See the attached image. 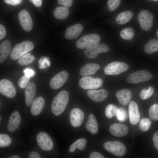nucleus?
<instances>
[{
	"label": "nucleus",
	"instance_id": "1",
	"mask_svg": "<svg viewBox=\"0 0 158 158\" xmlns=\"http://www.w3.org/2000/svg\"><path fill=\"white\" fill-rule=\"evenodd\" d=\"M54 99L51 111L54 115L58 116L62 114L66 108L69 101V94L66 91L62 90Z\"/></svg>",
	"mask_w": 158,
	"mask_h": 158
},
{
	"label": "nucleus",
	"instance_id": "2",
	"mask_svg": "<svg viewBox=\"0 0 158 158\" xmlns=\"http://www.w3.org/2000/svg\"><path fill=\"white\" fill-rule=\"evenodd\" d=\"M34 48L33 43L29 41H25L16 44L10 54V58L13 60L19 58L32 50Z\"/></svg>",
	"mask_w": 158,
	"mask_h": 158
},
{
	"label": "nucleus",
	"instance_id": "3",
	"mask_svg": "<svg viewBox=\"0 0 158 158\" xmlns=\"http://www.w3.org/2000/svg\"><path fill=\"white\" fill-rule=\"evenodd\" d=\"M100 40V37L98 34H89L83 36L78 40L76 42V46L80 49H86L98 44Z\"/></svg>",
	"mask_w": 158,
	"mask_h": 158
},
{
	"label": "nucleus",
	"instance_id": "4",
	"mask_svg": "<svg viewBox=\"0 0 158 158\" xmlns=\"http://www.w3.org/2000/svg\"><path fill=\"white\" fill-rule=\"evenodd\" d=\"M104 147L107 151L119 157L124 156L126 152L125 145L118 141L107 142L104 144Z\"/></svg>",
	"mask_w": 158,
	"mask_h": 158
},
{
	"label": "nucleus",
	"instance_id": "5",
	"mask_svg": "<svg viewBox=\"0 0 158 158\" xmlns=\"http://www.w3.org/2000/svg\"><path fill=\"white\" fill-rule=\"evenodd\" d=\"M128 65L122 62L114 61L108 64L104 68V72L108 75H117L126 71Z\"/></svg>",
	"mask_w": 158,
	"mask_h": 158
},
{
	"label": "nucleus",
	"instance_id": "6",
	"mask_svg": "<svg viewBox=\"0 0 158 158\" xmlns=\"http://www.w3.org/2000/svg\"><path fill=\"white\" fill-rule=\"evenodd\" d=\"M103 81L101 78H94L90 76L84 77L81 78L79 84L82 89L86 90L96 89L101 87Z\"/></svg>",
	"mask_w": 158,
	"mask_h": 158
},
{
	"label": "nucleus",
	"instance_id": "7",
	"mask_svg": "<svg viewBox=\"0 0 158 158\" xmlns=\"http://www.w3.org/2000/svg\"><path fill=\"white\" fill-rule=\"evenodd\" d=\"M152 77V74L149 71L139 70L130 73L127 78V81L129 83L137 84L148 81Z\"/></svg>",
	"mask_w": 158,
	"mask_h": 158
},
{
	"label": "nucleus",
	"instance_id": "8",
	"mask_svg": "<svg viewBox=\"0 0 158 158\" xmlns=\"http://www.w3.org/2000/svg\"><path fill=\"white\" fill-rule=\"evenodd\" d=\"M138 20L141 28L145 31H148L153 25V16L149 11L143 10L141 11L138 16Z\"/></svg>",
	"mask_w": 158,
	"mask_h": 158
},
{
	"label": "nucleus",
	"instance_id": "9",
	"mask_svg": "<svg viewBox=\"0 0 158 158\" xmlns=\"http://www.w3.org/2000/svg\"><path fill=\"white\" fill-rule=\"evenodd\" d=\"M36 140L38 146L43 151H49L53 147L52 140L45 132H42L38 133L36 136Z\"/></svg>",
	"mask_w": 158,
	"mask_h": 158
},
{
	"label": "nucleus",
	"instance_id": "10",
	"mask_svg": "<svg viewBox=\"0 0 158 158\" xmlns=\"http://www.w3.org/2000/svg\"><path fill=\"white\" fill-rule=\"evenodd\" d=\"M109 50V48L106 44H98L87 48L84 52V54L89 58L93 59L100 53L107 52Z\"/></svg>",
	"mask_w": 158,
	"mask_h": 158
},
{
	"label": "nucleus",
	"instance_id": "11",
	"mask_svg": "<svg viewBox=\"0 0 158 158\" xmlns=\"http://www.w3.org/2000/svg\"><path fill=\"white\" fill-rule=\"evenodd\" d=\"M0 92L6 97L12 98L16 94V90L14 85L10 80L2 79L0 81Z\"/></svg>",
	"mask_w": 158,
	"mask_h": 158
},
{
	"label": "nucleus",
	"instance_id": "12",
	"mask_svg": "<svg viewBox=\"0 0 158 158\" xmlns=\"http://www.w3.org/2000/svg\"><path fill=\"white\" fill-rule=\"evenodd\" d=\"M69 77L65 71H61L51 79L50 85L53 90H56L62 87L67 80Z\"/></svg>",
	"mask_w": 158,
	"mask_h": 158
},
{
	"label": "nucleus",
	"instance_id": "13",
	"mask_svg": "<svg viewBox=\"0 0 158 158\" xmlns=\"http://www.w3.org/2000/svg\"><path fill=\"white\" fill-rule=\"evenodd\" d=\"M20 23L23 29L27 32L30 31L33 28L32 18L28 12L25 10H21L18 16Z\"/></svg>",
	"mask_w": 158,
	"mask_h": 158
},
{
	"label": "nucleus",
	"instance_id": "14",
	"mask_svg": "<svg viewBox=\"0 0 158 158\" xmlns=\"http://www.w3.org/2000/svg\"><path fill=\"white\" fill-rule=\"evenodd\" d=\"M84 117L83 112L80 109H72L70 114V122L73 127H78L82 125Z\"/></svg>",
	"mask_w": 158,
	"mask_h": 158
},
{
	"label": "nucleus",
	"instance_id": "15",
	"mask_svg": "<svg viewBox=\"0 0 158 158\" xmlns=\"http://www.w3.org/2000/svg\"><path fill=\"white\" fill-rule=\"evenodd\" d=\"M128 115L131 124L133 125L137 124L140 120V114L137 104L134 101H130L129 103Z\"/></svg>",
	"mask_w": 158,
	"mask_h": 158
},
{
	"label": "nucleus",
	"instance_id": "16",
	"mask_svg": "<svg viewBox=\"0 0 158 158\" xmlns=\"http://www.w3.org/2000/svg\"><path fill=\"white\" fill-rule=\"evenodd\" d=\"M36 92L35 84L30 82L25 87L24 92L25 105L27 107L30 106L34 100Z\"/></svg>",
	"mask_w": 158,
	"mask_h": 158
},
{
	"label": "nucleus",
	"instance_id": "17",
	"mask_svg": "<svg viewBox=\"0 0 158 158\" xmlns=\"http://www.w3.org/2000/svg\"><path fill=\"white\" fill-rule=\"evenodd\" d=\"M83 30V26L81 24H76L71 25L66 28L65 37L68 40L74 39L80 35Z\"/></svg>",
	"mask_w": 158,
	"mask_h": 158
},
{
	"label": "nucleus",
	"instance_id": "18",
	"mask_svg": "<svg viewBox=\"0 0 158 158\" xmlns=\"http://www.w3.org/2000/svg\"><path fill=\"white\" fill-rule=\"evenodd\" d=\"M87 94L90 98L96 102L103 101L107 98L108 95L107 91L104 89L98 90H90L87 92Z\"/></svg>",
	"mask_w": 158,
	"mask_h": 158
},
{
	"label": "nucleus",
	"instance_id": "19",
	"mask_svg": "<svg viewBox=\"0 0 158 158\" xmlns=\"http://www.w3.org/2000/svg\"><path fill=\"white\" fill-rule=\"evenodd\" d=\"M21 122V118L19 113L13 111L11 115L7 126V130L11 133L14 132Z\"/></svg>",
	"mask_w": 158,
	"mask_h": 158
},
{
	"label": "nucleus",
	"instance_id": "20",
	"mask_svg": "<svg viewBox=\"0 0 158 158\" xmlns=\"http://www.w3.org/2000/svg\"><path fill=\"white\" fill-rule=\"evenodd\" d=\"M109 131L113 135L121 137L127 134L128 129L127 126L125 124L115 123L111 125Z\"/></svg>",
	"mask_w": 158,
	"mask_h": 158
},
{
	"label": "nucleus",
	"instance_id": "21",
	"mask_svg": "<svg viewBox=\"0 0 158 158\" xmlns=\"http://www.w3.org/2000/svg\"><path fill=\"white\" fill-rule=\"evenodd\" d=\"M131 92L128 89H125L117 91L116 96L120 103L124 106L127 105L131 98Z\"/></svg>",
	"mask_w": 158,
	"mask_h": 158
},
{
	"label": "nucleus",
	"instance_id": "22",
	"mask_svg": "<svg viewBox=\"0 0 158 158\" xmlns=\"http://www.w3.org/2000/svg\"><path fill=\"white\" fill-rule=\"evenodd\" d=\"M44 104L45 101L43 97H37L32 104L30 109L32 114L35 116L39 115L43 110Z\"/></svg>",
	"mask_w": 158,
	"mask_h": 158
},
{
	"label": "nucleus",
	"instance_id": "23",
	"mask_svg": "<svg viewBox=\"0 0 158 158\" xmlns=\"http://www.w3.org/2000/svg\"><path fill=\"white\" fill-rule=\"evenodd\" d=\"M100 68V66L97 63H88L81 68L79 74L80 75L84 76L94 74Z\"/></svg>",
	"mask_w": 158,
	"mask_h": 158
},
{
	"label": "nucleus",
	"instance_id": "24",
	"mask_svg": "<svg viewBox=\"0 0 158 158\" xmlns=\"http://www.w3.org/2000/svg\"><path fill=\"white\" fill-rule=\"evenodd\" d=\"M11 44L8 40L3 42L0 45V63L3 62L11 54Z\"/></svg>",
	"mask_w": 158,
	"mask_h": 158
},
{
	"label": "nucleus",
	"instance_id": "25",
	"mask_svg": "<svg viewBox=\"0 0 158 158\" xmlns=\"http://www.w3.org/2000/svg\"><path fill=\"white\" fill-rule=\"evenodd\" d=\"M86 129L92 134L97 133L98 130V126L97 120L95 116L92 114H90L86 124Z\"/></svg>",
	"mask_w": 158,
	"mask_h": 158
},
{
	"label": "nucleus",
	"instance_id": "26",
	"mask_svg": "<svg viewBox=\"0 0 158 158\" xmlns=\"http://www.w3.org/2000/svg\"><path fill=\"white\" fill-rule=\"evenodd\" d=\"M69 11L68 8L65 6H58L53 12L54 16L58 19L64 20L68 16Z\"/></svg>",
	"mask_w": 158,
	"mask_h": 158
},
{
	"label": "nucleus",
	"instance_id": "27",
	"mask_svg": "<svg viewBox=\"0 0 158 158\" xmlns=\"http://www.w3.org/2000/svg\"><path fill=\"white\" fill-rule=\"evenodd\" d=\"M133 12L127 11L119 13L117 16L116 20L119 25H123L128 22L133 16Z\"/></svg>",
	"mask_w": 158,
	"mask_h": 158
},
{
	"label": "nucleus",
	"instance_id": "28",
	"mask_svg": "<svg viewBox=\"0 0 158 158\" xmlns=\"http://www.w3.org/2000/svg\"><path fill=\"white\" fill-rule=\"evenodd\" d=\"M144 49L146 53L149 54L158 51V40L151 39L145 45Z\"/></svg>",
	"mask_w": 158,
	"mask_h": 158
},
{
	"label": "nucleus",
	"instance_id": "29",
	"mask_svg": "<svg viewBox=\"0 0 158 158\" xmlns=\"http://www.w3.org/2000/svg\"><path fill=\"white\" fill-rule=\"evenodd\" d=\"M87 141L85 139H79L76 140L70 145L68 150L71 152H73L76 148L80 150H83L85 147Z\"/></svg>",
	"mask_w": 158,
	"mask_h": 158
},
{
	"label": "nucleus",
	"instance_id": "30",
	"mask_svg": "<svg viewBox=\"0 0 158 158\" xmlns=\"http://www.w3.org/2000/svg\"><path fill=\"white\" fill-rule=\"evenodd\" d=\"M35 59L33 55L28 52L19 58L18 59L17 63L20 66L28 65L32 62Z\"/></svg>",
	"mask_w": 158,
	"mask_h": 158
},
{
	"label": "nucleus",
	"instance_id": "31",
	"mask_svg": "<svg viewBox=\"0 0 158 158\" xmlns=\"http://www.w3.org/2000/svg\"><path fill=\"white\" fill-rule=\"evenodd\" d=\"M134 34L133 29L128 27L122 29L120 35L121 37L123 39L130 40L133 38Z\"/></svg>",
	"mask_w": 158,
	"mask_h": 158
},
{
	"label": "nucleus",
	"instance_id": "32",
	"mask_svg": "<svg viewBox=\"0 0 158 158\" xmlns=\"http://www.w3.org/2000/svg\"><path fill=\"white\" fill-rule=\"evenodd\" d=\"M118 108L112 104L108 105L105 108V114L106 117L111 119L116 115Z\"/></svg>",
	"mask_w": 158,
	"mask_h": 158
},
{
	"label": "nucleus",
	"instance_id": "33",
	"mask_svg": "<svg viewBox=\"0 0 158 158\" xmlns=\"http://www.w3.org/2000/svg\"><path fill=\"white\" fill-rule=\"evenodd\" d=\"M154 92V88L152 86H150L147 90L144 89L140 92L139 96L141 99L145 100L150 97L153 94Z\"/></svg>",
	"mask_w": 158,
	"mask_h": 158
},
{
	"label": "nucleus",
	"instance_id": "34",
	"mask_svg": "<svg viewBox=\"0 0 158 158\" xmlns=\"http://www.w3.org/2000/svg\"><path fill=\"white\" fill-rule=\"evenodd\" d=\"M149 116L151 119L154 121L158 120V104L152 105L149 110Z\"/></svg>",
	"mask_w": 158,
	"mask_h": 158
},
{
	"label": "nucleus",
	"instance_id": "35",
	"mask_svg": "<svg viewBox=\"0 0 158 158\" xmlns=\"http://www.w3.org/2000/svg\"><path fill=\"white\" fill-rule=\"evenodd\" d=\"M151 124L150 119L148 118L142 119L140 122L139 127L140 130L144 132L148 131Z\"/></svg>",
	"mask_w": 158,
	"mask_h": 158
},
{
	"label": "nucleus",
	"instance_id": "36",
	"mask_svg": "<svg viewBox=\"0 0 158 158\" xmlns=\"http://www.w3.org/2000/svg\"><path fill=\"white\" fill-rule=\"evenodd\" d=\"M11 142V139L8 135L4 134H0V147H1L9 146Z\"/></svg>",
	"mask_w": 158,
	"mask_h": 158
},
{
	"label": "nucleus",
	"instance_id": "37",
	"mask_svg": "<svg viewBox=\"0 0 158 158\" xmlns=\"http://www.w3.org/2000/svg\"><path fill=\"white\" fill-rule=\"evenodd\" d=\"M116 115L118 120L121 121H125L127 118V112L123 108H118Z\"/></svg>",
	"mask_w": 158,
	"mask_h": 158
},
{
	"label": "nucleus",
	"instance_id": "38",
	"mask_svg": "<svg viewBox=\"0 0 158 158\" xmlns=\"http://www.w3.org/2000/svg\"><path fill=\"white\" fill-rule=\"evenodd\" d=\"M50 65V59L47 56H42L38 61V66L40 69L45 68L49 66Z\"/></svg>",
	"mask_w": 158,
	"mask_h": 158
},
{
	"label": "nucleus",
	"instance_id": "39",
	"mask_svg": "<svg viewBox=\"0 0 158 158\" xmlns=\"http://www.w3.org/2000/svg\"><path fill=\"white\" fill-rule=\"evenodd\" d=\"M121 2V0H108L107 6L108 9L111 11L116 10L119 6Z\"/></svg>",
	"mask_w": 158,
	"mask_h": 158
},
{
	"label": "nucleus",
	"instance_id": "40",
	"mask_svg": "<svg viewBox=\"0 0 158 158\" xmlns=\"http://www.w3.org/2000/svg\"><path fill=\"white\" fill-rule=\"evenodd\" d=\"M30 80V78L24 75L18 80V86L21 88H25L28 85Z\"/></svg>",
	"mask_w": 158,
	"mask_h": 158
},
{
	"label": "nucleus",
	"instance_id": "41",
	"mask_svg": "<svg viewBox=\"0 0 158 158\" xmlns=\"http://www.w3.org/2000/svg\"><path fill=\"white\" fill-rule=\"evenodd\" d=\"M73 0H58V3L67 8L70 7L72 5Z\"/></svg>",
	"mask_w": 158,
	"mask_h": 158
},
{
	"label": "nucleus",
	"instance_id": "42",
	"mask_svg": "<svg viewBox=\"0 0 158 158\" xmlns=\"http://www.w3.org/2000/svg\"><path fill=\"white\" fill-rule=\"evenodd\" d=\"M23 0H4L6 4L12 6H16L21 3Z\"/></svg>",
	"mask_w": 158,
	"mask_h": 158
},
{
	"label": "nucleus",
	"instance_id": "43",
	"mask_svg": "<svg viewBox=\"0 0 158 158\" xmlns=\"http://www.w3.org/2000/svg\"><path fill=\"white\" fill-rule=\"evenodd\" d=\"M153 141L155 148L158 151V131H156L153 136Z\"/></svg>",
	"mask_w": 158,
	"mask_h": 158
},
{
	"label": "nucleus",
	"instance_id": "44",
	"mask_svg": "<svg viewBox=\"0 0 158 158\" xmlns=\"http://www.w3.org/2000/svg\"><path fill=\"white\" fill-rule=\"evenodd\" d=\"M25 75L27 77L30 78L33 76L35 74L34 70L29 68H26L24 71Z\"/></svg>",
	"mask_w": 158,
	"mask_h": 158
},
{
	"label": "nucleus",
	"instance_id": "45",
	"mask_svg": "<svg viewBox=\"0 0 158 158\" xmlns=\"http://www.w3.org/2000/svg\"><path fill=\"white\" fill-rule=\"evenodd\" d=\"M90 158H104V157L101 153L97 152H92L89 156Z\"/></svg>",
	"mask_w": 158,
	"mask_h": 158
},
{
	"label": "nucleus",
	"instance_id": "46",
	"mask_svg": "<svg viewBox=\"0 0 158 158\" xmlns=\"http://www.w3.org/2000/svg\"><path fill=\"white\" fill-rule=\"evenodd\" d=\"M6 35V30L4 26L0 25V40H2Z\"/></svg>",
	"mask_w": 158,
	"mask_h": 158
},
{
	"label": "nucleus",
	"instance_id": "47",
	"mask_svg": "<svg viewBox=\"0 0 158 158\" xmlns=\"http://www.w3.org/2000/svg\"><path fill=\"white\" fill-rule=\"evenodd\" d=\"M29 157V158H40L41 156L37 152L33 151L30 152Z\"/></svg>",
	"mask_w": 158,
	"mask_h": 158
},
{
	"label": "nucleus",
	"instance_id": "48",
	"mask_svg": "<svg viewBox=\"0 0 158 158\" xmlns=\"http://www.w3.org/2000/svg\"><path fill=\"white\" fill-rule=\"evenodd\" d=\"M36 7H40L42 5V0H29Z\"/></svg>",
	"mask_w": 158,
	"mask_h": 158
},
{
	"label": "nucleus",
	"instance_id": "49",
	"mask_svg": "<svg viewBox=\"0 0 158 158\" xmlns=\"http://www.w3.org/2000/svg\"><path fill=\"white\" fill-rule=\"evenodd\" d=\"M10 158H20V157L18 155H14L9 157Z\"/></svg>",
	"mask_w": 158,
	"mask_h": 158
},
{
	"label": "nucleus",
	"instance_id": "50",
	"mask_svg": "<svg viewBox=\"0 0 158 158\" xmlns=\"http://www.w3.org/2000/svg\"><path fill=\"white\" fill-rule=\"evenodd\" d=\"M156 33H157V35L158 37V29H157V32H156Z\"/></svg>",
	"mask_w": 158,
	"mask_h": 158
},
{
	"label": "nucleus",
	"instance_id": "51",
	"mask_svg": "<svg viewBox=\"0 0 158 158\" xmlns=\"http://www.w3.org/2000/svg\"><path fill=\"white\" fill-rule=\"evenodd\" d=\"M19 128V126L17 128V129H18Z\"/></svg>",
	"mask_w": 158,
	"mask_h": 158
},
{
	"label": "nucleus",
	"instance_id": "52",
	"mask_svg": "<svg viewBox=\"0 0 158 158\" xmlns=\"http://www.w3.org/2000/svg\"><path fill=\"white\" fill-rule=\"evenodd\" d=\"M0 120H1V116L0 117Z\"/></svg>",
	"mask_w": 158,
	"mask_h": 158
},
{
	"label": "nucleus",
	"instance_id": "53",
	"mask_svg": "<svg viewBox=\"0 0 158 158\" xmlns=\"http://www.w3.org/2000/svg\"></svg>",
	"mask_w": 158,
	"mask_h": 158
}]
</instances>
